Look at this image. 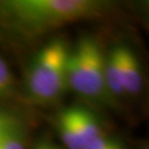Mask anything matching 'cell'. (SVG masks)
<instances>
[{"label": "cell", "mask_w": 149, "mask_h": 149, "mask_svg": "<svg viewBox=\"0 0 149 149\" xmlns=\"http://www.w3.org/2000/svg\"><path fill=\"white\" fill-rule=\"evenodd\" d=\"M108 6L100 0H1L0 21L23 33H40L101 16Z\"/></svg>", "instance_id": "obj_1"}, {"label": "cell", "mask_w": 149, "mask_h": 149, "mask_svg": "<svg viewBox=\"0 0 149 149\" xmlns=\"http://www.w3.org/2000/svg\"><path fill=\"white\" fill-rule=\"evenodd\" d=\"M69 53L66 43L55 39L33 56L27 74V88L34 100L51 102L63 94L68 87Z\"/></svg>", "instance_id": "obj_2"}, {"label": "cell", "mask_w": 149, "mask_h": 149, "mask_svg": "<svg viewBox=\"0 0 149 149\" xmlns=\"http://www.w3.org/2000/svg\"><path fill=\"white\" fill-rule=\"evenodd\" d=\"M105 55L92 37H83L70 51L68 86L86 98H100L105 94Z\"/></svg>", "instance_id": "obj_3"}, {"label": "cell", "mask_w": 149, "mask_h": 149, "mask_svg": "<svg viewBox=\"0 0 149 149\" xmlns=\"http://www.w3.org/2000/svg\"><path fill=\"white\" fill-rule=\"evenodd\" d=\"M119 59H120V70L122 80L125 94L135 95L139 93L143 85L140 64L137 56L127 45H118Z\"/></svg>", "instance_id": "obj_4"}, {"label": "cell", "mask_w": 149, "mask_h": 149, "mask_svg": "<svg viewBox=\"0 0 149 149\" xmlns=\"http://www.w3.org/2000/svg\"><path fill=\"white\" fill-rule=\"evenodd\" d=\"M76 126L79 128L81 137L84 144V149L95 139L103 135L100 122L93 113L81 106L70 107Z\"/></svg>", "instance_id": "obj_5"}, {"label": "cell", "mask_w": 149, "mask_h": 149, "mask_svg": "<svg viewBox=\"0 0 149 149\" xmlns=\"http://www.w3.org/2000/svg\"><path fill=\"white\" fill-rule=\"evenodd\" d=\"M104 79H105L106 91L111 92L113 95H125V90H124L122 80V70H120V59H119L118 45L114 47L112 51L105 56Z\"/></svg>", "instance_id": "obj_6"}, {"label": "cell", "mask_w": 149, "mask_h": 149, "mask_svg": "<svg viewBox=\"0 0 149 149\" xmlns=\"http://www.w3.org/2000/svg\"><path fill=\"white\" fill-rule=\"evenodd\" d=\"M58 130L61 140L68 149H84V144L81 137L70 107L64 108L58 117Z\"/></svg>", "instance_id": "obj_7"}, {"label": "cell", "mask_w": 149, "mask_h": 149, "mask_svg": "<svg viewBox=\"0 0 149 149\" xmlns=\"http://www.w3.org/2000/svg\"><path fill=\"white\" fill-rule=\"evenodd\" d=\"M0 149H24L20 127L0 136Z\"/></svg>", "instance_id": "obj_8"}, {"label": "cell", "mask_w": 149, "mask_h": 149, "mask_svg": "<svg viewBox=\"0 0 149 149\" xmlns=\"http://www.w3.org/2000/svg\"><path fill=\"white\" fill-rule=\"evenodd\" d=\"M85 149H124V147L117 139L105 137L104 135H102L101 137L92 141Z\"/></svg>", "instance_id": "obj_9"}, {"label": "cell", "mask_w": 149, "mask_h": 149, "mask_svg": "<svg viewBox=\"0 0 149 149\" xmlns=\"http://www.w3.org/2000/svg\"><path fill=\"white\" fill-rule=\"evenodd\" d=\"M11 84V75L3 60L0 58V96L9 90Z\"/></svg>", "instance_id": "obj_10"}, {"label": "cell", "mask_w": 149, "mask_h": 149, "mask_svg": "<svg viewBox=\"0 0 149 149\" xmlns=\"http://www.w3.org/2000/svg\"><path fill=\"white\" fill-rule=\"evenodd\" d=\"M18 127H19V125L17 124L16 119H13L7 114L0 113V136H2L8 132L16 129Z\"/></svg>", "instance_id": "obj_11"}, {"label": "cell", "mask_w": 149, "mask_h": 149, "mask_svg": "<svg viewBox=\"0 0 149 149\" xmlns=\"http://www.w3.org/2000/svg\"><path fill=\"white\" fill-rule=\"evenodd\" d=\"M34 149H53V147L49 146L48 144H39L34 147Z\"/></svg>", "instance_id": "obj_12"}, {"label": "cell", "mask_w": 149, "mask_h": 149, "mask_svg": "<svg viewBox=\"0 0 149 149\" xmlns=\"http://www.w3.org/2000/svg\"><path fill=\"white\" fill-rule=\"evenodd\" d=\"M53 149H55V148H53Z\"/></svg>", "instance_id": "obj_13"}]
</instances>
